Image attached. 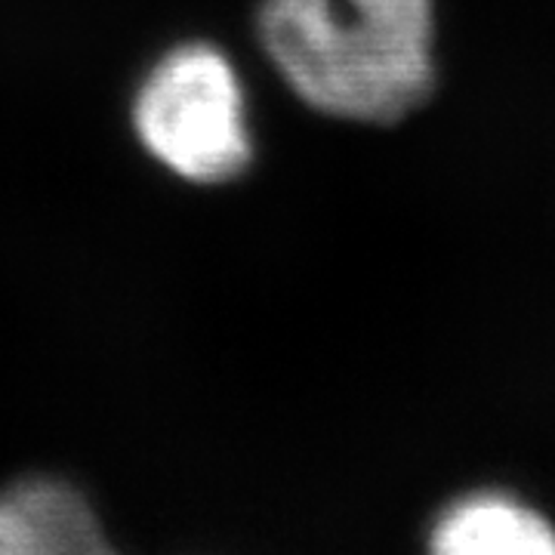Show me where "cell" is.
I'll return each mask as SVG.
<instances>
[{
	"mask_svg": "<svg viewBox=\"0 0 555 555\" xmlns=\"http://www.w3.org/2000/svg\"><path fill=\"white\" fill-rule=\"evenodd\" d=\"M259 43L309 108L386 127L436 87L433 0H259Z\"/></svg>",
	"mask_w": 555,
	"mask_h": 555,
	"instance_id": "1",
	"label": "cell"
},
{
	"mask_svg": "<svg viewBox=\"0 0 555 555\" xmlns=\"http://www.w3.org/2000/svg\"><path fill=\"white\" fill-rule=\"evenodd\" d=\"M244 80L232 60L207 40H185L160 53L133 96L139 145L173 177L225 185L254 164V130Z\"/></svg>",
	"mask_w": 555,
	"mask_h": 555,
	"instance_id": "2",
	"label": "cell"
},
{
	"mask_svg": "<svg viewBox=\"0 0 555 555\" xmlns=\"http://www.w3.org/2000/svg\"><path fill=\"white\" fill-rule=\"evenodd\" d=\"M108 553L87 494L65 478H20L0 488V555Z\"/></svg>",
	"mask_w": 555,
	"mask_h": 555,
	"instance_id": "3",
	"label": "cell"
},
{
	"mask_svg": "<svg viewBox=\"0 0 555 555\" xmlns=\"http://www.w3.org/2000/svg\"><path fill=\"white\" fill-rule=\"evenodd\" d=\"M436 555H555V525L503 491L460 496L433 521Z\"/></svg>",
	"mask_w": 555,
	"mask_h": 555,
	"instance_id": "4",
	"label": "cell"
}]
</instances>
